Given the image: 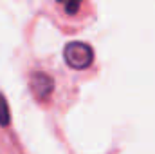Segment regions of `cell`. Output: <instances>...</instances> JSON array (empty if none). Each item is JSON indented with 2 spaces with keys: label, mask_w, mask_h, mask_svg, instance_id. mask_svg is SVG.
I'll use <instances>...</instances> for the list:
<instances>
[{
  "label": "cell",
  "mask_w": 155,
  "mask_h": 154,
  "mask_svg": "<svg viewBox=\"0 0 155 154\" xmlns=\"http://www.w3.org/2000/svg\"><path fill=\"white\" fill-rule=\"evenodd\" d=\"M63 58L67 62L69 67L72 69H87L92 60H94V51L88 44H83V42H71L65 45L63 49Z\"/></svg>",
  "instance_id": "6da1fadb"
},
{
  "label": "cell",
  "mask_w": 155,
  "mask_h": 154,
  "mask_svg": "<svg viewBox=\"0 0 155 154\" xmlns=\"http://www.w3.org/2000/svg\"><path fill=\"white\" fill-rule=\"evenodd\" d=\"M52 87H54L52 78L47 76L45 73H35V75L31 76V89H33V93L36 94V98L45 100V98L52 93Z\"/></svg>",
  "instance_id": "7a4b0ae2"
},
{
  "label": "cell",
  "mask_w": 155,
  "mask_h": 154,
  "mask_svg": "<svg viewBox=\"0 0 155 154\" xmlns=\"http://www.w3.org/2000/svg\"><path fill=\"white\" fill-rule=\"evenodd\" d=\"M9 120H11V116H9V107H7V102H5V98L0 94V125H2V127L9 125Z\"/></svg>",
  "instance_id": "3957f363"
},
{
  "label": "cell",
  "mask_w": 155,
  "mask_h": 154,
  "mask_svg": "<svg viewBox=\"0 0 155 154\" xmlns=\"http://www.w3.org/2000/svg\"><path fill=\"white\" fill-rule=\"evenodd\" d=\"M83 0H65V11L69 15H76Z\"/></svg>",
  "instance_id": "277c9868"
}]
</instances>
